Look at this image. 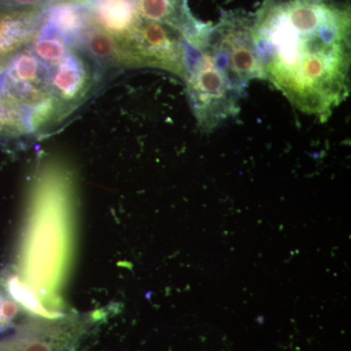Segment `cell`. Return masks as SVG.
Returning a JSON list of instances; mask_svg holds the SVG:
<instances>
[{
    "label": "cell",
    "mask_w": 351,
    "mask_h": 351,
    "mask_svg": "<svg viewBox=\"0 0 351 351\" xmlns=\"http://www.w3.org/2000/svg\"><path fill=\"white\" fill-rule=\"evenodd\" d=\"M6 5L19 8H47L62 0H0Z\"/></svg>",
    "instance_id": "cell-6"
},
{
    "label": "cell",
    "mask_w": 351,
    "mask_h": 351,
    "mask_svg": "<svg viewBox=\"0 0 351 351\" xmlns=\"http://www.w3.org/2000/svg\"><path fill=\"white\" fill-rule=\"evenodd\" d=\"M252 27L253 14L240 9L226 11L221 14L219 22L212 25L208 38V43L247 86L253 80H263Z\"/></svg>",
    "instance_id": "cell-5"
},
{
    "label": "cell",
    "mask_w": 351,
    "mask_h": 351,
    "mask_svg": "<svg viewBox=\"0 0 351 351\" xmlns=\"http://www.w3.org/2000/svg\"><path fill=\"white\" fill-rule=\"evenodd\" d=\"M4 100L19 112L27 134L59 124L98 82L96 61L44 21L29 43L2 64Z\"/></svg>",
    "instance_id": "cell-3"
},
{
    "label": "cell",
    "mask_w": 351,
    "mask_h": 351,
    "mask_svg": "<svg viewBox=\"0 0 351 351\" xmlns=\"http://www.w3.org/2000/svg\"><path fill=\"white\" fill-rule=\"evenodd\" d=\"M198 126L211 133L237 117L247 85L208 44L200 51L184 80Z\"/></svg>",
    "instance_id": "cell-4"
},
{
    "label": "cell",
    "mask_w": 351,
    "mask_h": 351,
    "mask_svg": "<svg viewBox=\"0 0 351 351\" xmlns=\"http://www.w3.org/2000/svg\"><path fill=\"white\" fill-rule=\"evenodd\" d=\"M69 1L112 39L117 66L161 69L182 80L212 29L193 15L189 0Z\"/></svg>",
    "instance_id": "cell-2"
},
{
    "label": "cell",
    "mask_w": 351,
    "mask_h": 351,
    "mask_svg": "<svg viewBox=\"0 0 351 351\" xmlns=\"http://www.w3.org/2000/svg\"><path fill=\"white\" fill-rule=\"evenodd\" d=\"M0 351H21L19 343L17 341L12 343H0Z\"/></svg>",
    "instance_id": "cell-7"
},
{
    "label": "cell",
    "mask_w": 351,
    "mask_h": 351,
    "mask_svg": "<svg viewBox=\"0 0 351 351\" xmlns=\"http://www.w3.org/2000/svg\"><path fill=\"white\" fill-rule=\"evenodd\" d=\"M263 80L320 122L350 92V0H263L253 14Z\"/></svg>",
    "instance_id": "cell-1"
}]
</instances>
